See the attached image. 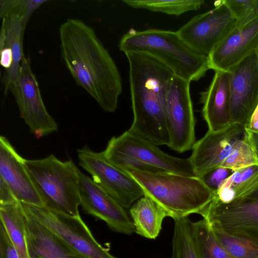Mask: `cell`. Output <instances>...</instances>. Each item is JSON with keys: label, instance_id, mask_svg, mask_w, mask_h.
<instances>
[{"label": "cell", "instance_id": "31", "mask_svg": "<svg viewBox=\"0 0 258 258\" xmlns=\"http://www.w3.org/2000/svg\"><path fill=\"white\" fill-rule=\"evenodd\" d=\"M234 171L227 168L220 167L211 171L200 178L215 193L221 184L232 174Z\"/></svg>", "mask_w": 258, "mask_h": 258}, {"label": "cell", "instance_id": "34", "mask_svg": "<svg viewBox=\"0 0 258 258\" xmlns=\"http://www.w3.org/2000/svg\"><path fill=\"white\" fill-rule=\"evenodd\" d=\"M13 63V56L10 48L4 47L1 49V64L6 70L11 68Z\"/></svg>", "mask_w": 258, "mask_h": 258}, {"label": "cell", "instance_id": "4", "mask_svg": "<svg viewBox=\"0 0 258 258\" xmlns=\"http://www.w3.org/2000/svg\"><path fill=\"white\" fill-rule=\"evenodd\" d=\"M125 171L139 184L145 195L162 206L173 219L199 214L214 196V192L199 177L168 172Z\"/></svg>", "mask_w": 258, "mask_h": 258}, {"label": "cell", "instance_id": "33", "mask_svg": "<svg viewBox=\"0 0 258 258\" xmlns=\"http://www.w3.org/2000/svg\"><path fill=\"white\" fill-rule=\"evenodd\" d=\"M16 201L11 188L0 176V205L10 204Z\"/></svg>", "mask_w": 258, "mask_h": 258}, {"label": "cell", "instance_id": "1", "mask_svg": "<svg viewBox=\"0 0 258 258\" xmlns=\"http://www.w3.org/2000/svg\"><path fill=\"white\" fill-rule=\"evenodd\" d=\"M61 57L77 84L105 111L114 112L122 90L118 68L94 29L69 18L59 29Z\"/></svg>", "mask_w": 258, "mask_h": 258}, {"label": "cell", "instance_id": "35", "mask_svg": "<svg viewBox=\"0 0 258 258\" xmlns=\"http://www.w3.org/2000/svg\"><path fill=\"white\" fill-rule=\"evenodd\" d=\"M245 136L258 160V133L245 128Z\"/></svg>", "mask_w": 258, "mask_h": 258}, {"label": "cell", "instance_id": "6", "mask_svg": "<svg viewBox=\"0 0 258 258\" xmlns=\"http://www.w3.org/2000/svg\"><path fill=\"white\" fill-rule=\"evenodd\" d=\"M103 152L110 163L124 171L168 172L196 176L189 158H179L167 154L157 145L130 130L118 137H113Z\"/></svg>", "mask_w": 258, "mask_h": 258}, {"label": "cell", "instance_id": "24", "mask_svg": "<svg viewBox=\"0 0 258 258\" xmlns=\"http://www.w3.org/2000/svg\"><path fill=\"white\" fill-rule=\"evenodd\" d=\"M191 227L199 258H233L219 243L204 219L192 222Z\"/></svg>", "mask_w": 258, "mask_h": 258}, {"label": "cell", "instance_id": "39", "mask_svg": "<svg viewBox=\"0 0 258 258\" xmlns=\"http://www.w3.org/2000/svg\"><path fill=\"white\" fill-rule=\"evenodd\" d=\"M256 53H257V56H258V46H257V49L256 50Z\"/></svg>", "mask_w": 258, "mask_h": 258}, {"label": "cell", "instance_id": "14", "mask_svg": "<svg viewBox=\"0 0 258 258\" xmlns=\"http://www.w3.org/2000/svg\"><path fill=\"white\" fill-rule=\"evenodd\" d=\"M78 175L80 205L84 212L103 220L115 232L127 235L135 232L125 209L79 169Z\"/></svg>", "mask_w": 258, "mask_h": 258}, {"label": "cell", "instance_id": "29", "mask_svg": "<svg viewBox=\"0 0 258 258\" xmlns=\"http://www.w3.org/2000/svg\"><path fill=\"white\" fill-rule=\"evenodd\" d=\"M47 1L1 0L0 16L4 18L14 15L22 19L28 20L31 15Z\"/></svg>", "mask_w": 258, "mask_h": 258}, {"label": "cell", "instance_id": "3", "mask_svg": "<svg viewBox=\"0 0 258 258\" xmlns=\"http://www.w3.org/2000/svg\"><path fill=\"white\" fill-rule=\"evenodd\" d=\"M120 51L141 52L156 58L175 76L189 82L198 81L210 69L208 56L194 51L177 32L151 29H131L119 43Z\"/></svg>", "mask_w": 258, "mask_h": 258}, {"label": "cell", "instance_id": "32", "mask_svg": "<svg viewBox=\"0 0 258 258\" xmlns=\"http://www.w3.org/2000/svg\"><path fill=\"white\" fill-rule=\"evenodd\" d=\"M0 258H19L16 249L4 225L1 221Z\"/></svg>", "mask_w": 258, "mask_h": 258}, {"label": "cell", "instance_id": "10", "mask_svg": "<svg viewBox=\"0 0 258 258\" xmlns=\"http://www.w3.org/2000/svg\"><path fill=\"white\" fill-rule=\"evenodd\" d=\"M215 8L198 15L176 32L196 52L208 56L214 48L236 27V21L223 0Z\"/></svg>", "mask_w": 258, "mask_h": 258}, {"label": "cell", "instance_id": "36", "mask_svg": "<svg viewBox=\"0 0 258 258\" xmlns=\"http://www.w3.org/2000/svg\"><path fill=\"white\" fill-rule=\"evenodd\" d=\"M246 129L258 133V105L252 114Z\"/></svg>", "mask_w": 258, "mask_h": 258}, {"label": "cell", "instance_id": "23", "mask_svg": "<svg viewBox=\"0 0 258 258\" xmlns=\"http://www.w3.org/2000/svg\"><path fill=\"white\" fill-rule=\"evenodd\" d=\"M25 214L21 203L0 205V219L18 253L19 258H29L25 232Z\"/></svg>", "mask_w": 258, "mask_h": 258}, {"label": "cell", "instance_id": "15", "mask_svg": "<svg viewBox=\"0 0 258 258\" xmlns=\"http://www.w3.org/2000/svg\"><path fill=\"white\" fill-rule=\"evenodd\" d=\"M245 136V128L238 123H231L216 131L208 130L192 148L188 158L195 175L201 177L220 167L235 145Z\"/></svg>", "mask_w": 258, "mask_h": 258}, {"label": "cell", "instance_id": "21", "mask_svg": "<svg viewBox=\"0 0 258 258\" xmlns=\"http://www.w3.org/2000/svg\"><path fill=\"white\" fill-rule=\"evenodd\" d=\"M135 232L149 239H155L161 230L162 223L168 213L147 195L138 200L130 208Z\"/></svg>", "mask_w": 258, "mask_h": 258}, {"label": "cell", "instance_id": "20", "mask_svg": "<svg viewBox=\"0 0 258 258\" xmlns=\"http://www.w3.org/2000/svg\"><path fill=\"white\" fill-rule=\"evenodd\" d=\"M28 21L14 15L3 18L0 49L4 47L10 48L13 56L12 65L10 68L5 70L2 80L5 86V94L9 91L11 85L16 82L19 74L21 61L24 55L22 48L23 38Z\"/></svg>", "mask_w": 258, "mask_h": 258}, {"label": "cell", "instance_id": "30", "mask_svg": "<svg viewBox=\"0 0 258 258\" xmlns=\"http://www.w3.org/2000/svg\"><path fill=\"white\" fill-rule=\"evenodd\" d=\"M236 21V27L243 26L258 17L255 0H223Z\"/></svg>", "mask_w": 258, "mask_h": 258}, {"label": "cell", "instance_id": "2", "mask_svg": "<svg viewBox=\"0 0 258 258\" xmlns=\"http://www.w3.org/2000/svg\"><path fill=\"white\" fill-rule=\"evenodd\" d=\"M129 63L133 123L130 130L157 145H170L166 115V98L172 71L154 56L125 53Z\"/></svg>", "mask_w": 258, "mask_h": 258}, {"label": "cell", "instance_id": "19", "mask_svg": "<svg viewBox=\"0 0 258 258\" xmlns=\"http://www.w3.org/2000/svg\"><path fill=\"white\" fill-rule=\"evenodd\" d=\"M25 216L26 240L29 258H84L50 229Z\"/></svg>", "mask_w": 258, "mask_h": 258}, {"label": "cell", "instance_id": "12", "mask_svg": "<svg viewBox=\"0 0 258 258\" xmlns=\"http://www.w3.org/2000/svg\"><path fill=\"white\" fill-rule=\"evenodd\" d=\"M190 83L174 76L166 98V115L171 141L169 148L178 153L191 150L196 142Z\"/></svg>", "mask_w": 258, "mask_h": 258}, {"label": "cell", "instance_id": "11", "mask_svg": "<svg viewBox=\"0 0 258 258\" xmlns=\"http://www.w3.org/2000/svg\"><path fill=\"white\" fill-rule=\"evenodd\" d=\"M9 91L14 96L20 117L37 138L58 130L57 124L45 107L29 57L24 55L18 77L11 85Z\"/></svg>", "mask_w": 258, "mask_h": 258}, {"label": "cell", "instance_id": "8", "mask_svg": "<svg viewBox=\"0 0 258 258\" xmlns=\"http://www.w3.org/2000/svg\"><path fill=\"white\" fill-rule=\"evenodd\" d=\"M79 165L92 175L93 181L125 209L145 195L139 184L125 171L110 163L103 152L87 146L77 150Z\"/></svg>", "mask_w": 258, "mask_h": 258}, {"label": "cell", "instance_id": "27", "mask_svg": "<svg viewBox=\"0 0 258 258\" xmlns=\"http://www.w3.org/2000/svg\"><path fill=\"white\" fill-rule=\"evenodd\" d=\"M211 230L219 243L233 258H258L257 245L223 232Z\"/></svg>", "mask_w": 258, "mask_h": 258}, {"label": "cell", "instance_id": "9", "mask_svg": "<svg viewBox=\"0 0 258 258\" xmlns=\"http://www.w3.org/2000/svg\"><path fill=\"white\" fill-rule=\"evenodd\" d=\"M211 229L258 246V200L224 204L213 199L199 214Z\"/></svg>", "mask_w": 258, "mask_h": 258}, {"label": "cell", "instance_id": "37", "mask_svg": "<svg viewBox=\"0 0 258 258\" xmlns=\"http://www.w3.org/2000/svg\"><path fill=\"white\" fill-rule=\"evenodd\" d=\"M243 199L248 200H258V188L254 190V191H253L250 194L246 196Z\"/></svg>", "mask_w": 258, "mask_h": 258}, {"label": "cell", "instance_id": "25", "mask_svg": "<svg viewBox=\"0 0 258 258\" xmlns=\"http://www.w3.org/2000/svg\"><path fill=\"white\" fill-rule=\"evenodd\" d=\"M122 2L134 8L175 16L198 10L205 3L203 0H123Z\"/></svg>", "mask_w": 258, "mask_h": 258}, {"label": "cell", "instance_id": "38", "mask_svg": "<svg viewBox=\"0 0 258 258\" xmlns=\"http://www.w3.org/2000/svg\"><path fill=\"white\" fill-rule=\"evenodd\" d=\"M255 6H256L257 13L258 15V0H255Z\"/></svg>", "mask_w": 258, "mask_h": 258}, {"label": "cell", "instance_id": "26", "mask_svg": "<svg viewBox=\"0 0 258 258\" xmlns=\"http://www.w3.org/2000/svg\"><path fill=\"white\" fill-rule=\"evenodd\" d=\"M171 258H199L194 242L192 221L187 217L174 219Z\"/></svg>", "mask_w": 258, "mask_h": 258}, {"label": "cell", "instance_id": "17", "mask_svg": "<svg viewBox=\"0 0 258 258\" xmlns=\"http://www.w3.org/2000/svg\"><path fill=\"white\" fill-rule=\"evenodd\" d=\"M20 156L4 136L0 137V176L11 188L17 201L44 207Z\"/></svg>", "mask_w": 258, "mask_h": 258}, {"label": "cell", "instance_id": "13", "mask_svg": "<svg viewBox=\"0 0 258 258\" xmlns=\"http://www.w3.org/2000/svg\"><path fill=\"white\" fill-rule=\"evenodd\" d=\"M228 72L231 123H238L246 128L258 105V56L256 51Z\"/></svg>", "mask_w": 258, "mask_h": 258}, {"label": "cell", "instance_id": "5", "mask_svg": "<svg viewBox=\"0 0 258 258\" xmlns=\"http://www.w3.org/2000/svg\"><path fill=\"white\" fill-rule=\"evenodd\" d=\"M25 165L44 207L67 215H80L79 169L71 160L62 162L51 154L42 159H25Z\"/></svg>", "mask_w": 258, "mask_h": 258}, {"label": "cell", "instance_id": "7", "mask_svg": "<svg viewBox=\"0 0 258 258\" xmlns=\"http://www.w3.org/2000/svg\"><path fill=\"white\" fill-rule=\"evenodd\" d=\"M20 203L26 215L50 229L84 258H116L96 241L80 215H67L45 207Z\"/></svg>", "mask_w": 258, "mask_h": 258}, {"label": "cell", "instance_id": "28", "mask_svg": "<svg viewBox=\"0 0 258 258\" xmlns=\"http://www.w3.org/2000/svg\"><path fill=\"white\" fill-rule=\"evenodd\" d=\"M253 165H258V160L245 136L235 145L220 167L235 171Z\"/></svg>", "mask_w": 258, "mask_h": 258}, {"label": "cell", "instance_id": "18", "mask_svg": "<svg viewBox=\"0 0 258 258\" xmlns=\"http://www.w3.org/2000/svg\"><path fill=\"white\" fill-rule=\"evenodd\" d=\"M202 115L208 130L216 131L228 126L230 118V77L228 72L215 71L209 87L200 93Z\"/></svg>", "mask_w": 258, "mask_h": 258}, {"label": "cell", "instance_id": "16", "mask_svg": "<svg viewBox=\"0 0 258 258\" xmlns=\"http://www.w3.org/2000/svg\"><path fill=\"white\" fill-rule=\"evenodd\" d=\"M258 46V17L247 24L235 27L208 56L210 69L228 72L256 51Z\"/></svg>", "mask_w": 258, "mask_h": 258}, {"label": "cell", "instance_id": "22", "mask_svg": "<svg viewBox=\"0 0 258 258\" xmlns=\"http://www.w3.org/2000/svg\"><path fill=\"white\" fill-rule=\"evenodd\" d=\"M258 188V165L235 170L215 192L213 199L224 204L243 199Z\"/></svg>", "mask_w": 258, "mask_h": 258}]
</instances>
